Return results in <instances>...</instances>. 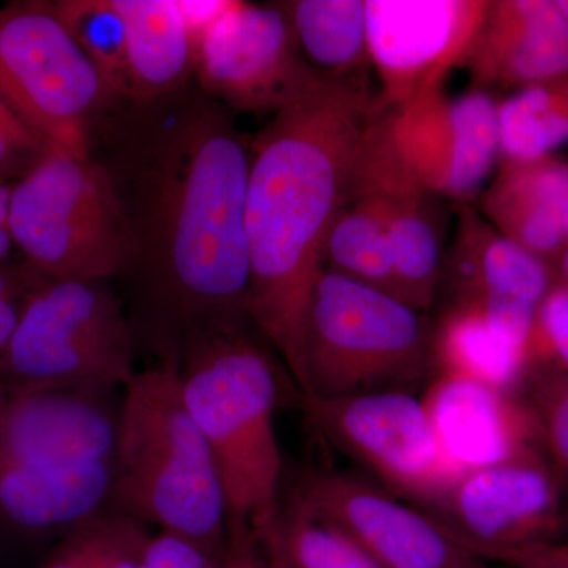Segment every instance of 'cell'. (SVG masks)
Listing matches in <instances>:
<instances>
[{
  "label": "cell",
  "instance_id": "obj_1",
  "mask_svg": "<svg viewBox=\"0 0 568 568\" xmlns=\"http://www.w3.org/2000/svg\"><path fill=\"white\" fill-rule=\"evenodd\" d=\"M252 140L196 81L148 102L118 97L92 129L89 156L110 175L132 234L125 278L163 347L248 317Z\"/></svg>",
  "mask_w": 568,
  "mask_h": 568
},
{
  "label": "cell",
  "instance_id": "obj_2",
  "mask_svg": "<svg viewBox=\"0 0 568 568\" xmlns=\"http://www.w3.org/2000/svg\"><path fill=\"white\" fill-rule=\"evenodd\" d=\"M377 110L366 85L320 78L252 140L245 230L248 317L305 390L304 325L323 245L349 200Z\"/></svg>",
  "mask_w": 568,
  "mask_h": 568
},
{
  "label": "cell",
  "instance_id": "obj_3",
  "mask_svg": "<svg viewBox=\"0 0 568 568\" xmlns=\"http://www.w3.org/2000/svg\"><path fill=\"white\" fill-rule=\"evenodd\" d=\"M248 317L194 328L181 343L182 394L211 448L227 517L257 540L274 528L283 459L275 433L278 377Z\"/></svg>",
  "mask_w": 568,
  "mask_h": 568
},
{
  "label": "cell",
  "instance_id": "obj_4",
  "mask_svg": "<svg viewBox=\"0 0 568 568\" xmlns=\"http://www.w3.org/2000/svg\"><path fill=\"white\" fill-rule=\"evenodd\" d=\"M92 390L0 383V525L77 528L110 499L118 414Z\"/></svg>",
  "mask_w": 568,
  "mask_h": 568
},
{
  "label": "cell",
  "instance_id": "obj_5",
  "mask_svg": "<svg viewBox=\"0 0 568 568\" xmlns=\"http://www.w3.org/2000/svg\"><path fill=\"white\" fill-rule=\"evenodd\" d=\"M123 390L108 499L114 514L223 555L226 500L211 448L183 399L178 358L164 355Z\"/></svg>",
  "mask_w": 568,
  "mask_h": 568
},
{
  "label": "cell",
  "instance_id": "obj_6",
  "mask_svg": "<svg viewBox=\"0 0 568 568\" xmlns=\"http://www.w3.org/2000/svg\"><path fill=\"white\" fill-rule=\"evenodd\" d=\"M302 398L403 390L432 369V327L394 295L323 268L304 325Z\"/></svg>",
  "mask_w": 568,
  "mask_h": 568
},
{
  "label": "cell",
  "instance_id": "obj_7",
  "mask_svg": "<svg viewBox=\"0 0 568 568\" xmlns=\"http://www.w3.org/2000/svg\"><path fill=\"white\" fill-rule=\"evenodd\" d=\"M9 224L14 248L47 278L110 282L132 265L129 223L92 156L47 153L11 185Z\"/></svg>",
  "mask_w": 568,
  "mask_h": 568
},
{
  "label": "cell",
  "instance_id": "obj_8",
  "mask_svg": "<svg viewBox=\"0 0 568 568\" xmlns=\"http://www.w3.org/2000/svg\"><path fill=\"white\" fill-rule=\"evenodd\" d=\"M134 375L132 323L108 282L44 278L0 353V383L28 390L103 392Z\"/></svg>",
  "mask_w": 568,
  "mask_h": 568
},
{
  "label": "cell",
  "instance_id": "obj_9",
  "mask_svg": "<svg viewBox=\"0 0 568 568\" xmlns=\"http://www.w3.org/2000/svg\"><path fill=\"white\" fill-rule=\"evenodd\" d=\"M0 95L37 136L80 159L119 97L43 0L0 9Z\"/></svg>",
  "mask_w": 568,
  "mask_h": 568
},
{
  "label": "cell",
  "instance_id": "obj_10",
  "mask_svg": "<svg viewBox=\"0 0 568 568\" xmlns=\"http://www.w3.org/2000/svg\"><path fill=\"white\" fill-rule=\"evenodd\" d=\"M302 399L328 443L425 510L463 474L444 454L422 399L406 390Z\"/></svg>",
  "mask_w": 568,
  "mask_h": 568
},
{
  "label": "cell",
  "instance_id": "obj_11",
  "mask_svg": "<svg viewBox=\"0 0 568 568\" xmlns=\"http://www.w3.org/2000/svg\"><path fill=\"white\" fill-rule=\"evenodd\" d=\"M320 78L282 2H230L197 33L194 81L235 114H276Z\"/></svg>",
  "mask_w": 568,
  "mask_h": 568
},
{
  "label": "cell",
  "instance_id": "obj_12",
  "mask_svg": "<svg viewBox=\"0 0 568 568\" xmlns=\"http://www.w3.org/2000/svg\"><path fill=\"white\" fill-rule=\"evenodd\" d=\"M564 491L545 452L534 450L466 470L429 510L459 544L489 560L566 537Z\"/></svg>",
  "mask_w": 568,
  "mask_h": 568
},
{
  "label": "cell",
  "instance_id": "obj_13",
  "mask_svg": "<svg viewBox=\"0 0 568 568\" xmlns=\"http://www.w3.org/2000/svg\"><path fill=\"white\" fill-rule=\"evenodd\" d=\"M499 99L469 89L448 97L422 93L388 111L392 140L403 162L437 197L474 204L499 166Z\"/></svg>",
  "mask_w": 568,
  "mask_h": 568
},
{
  "label": "cell",
  "instance_id": "obj_14",
  "mask_svg": "<svg viewBox=\"0 0 568 568\" xmlns=\"http://www.w3.org/2000/svg\"><path fill=\"white\" fill-rule=\"evenodd\" d=\"M489 0H365L369 61L381 81L377 104L403 106L444 89L465 67Z\"/></svg>",
  "mask_w": 568,
  "mask_h": 568
},
{
  "label": "cell",
  "instance_id": "obj_15",
  "mask_svg": "<svg viewBox=\"0 0 568 568\" xmlns=\"http://www.w3.org/2000/svg\"><path fill=\"white\" fill-rule=\"evenodd\" d=\"M349 194L369 197L383 212L399 298L418 312L429 310L443 283L444 200L403 162L383 108L366 129Z\"/></svg>",
  "mask_w": 568,
  "mask_h": 568
},
{
  "label": "cell",
  "instance_id": "obj_16",
  "mask_svg": "<svg viewBox=\"0 0 568 568\" xmlns=\"http://www.w3.org/2000/svg\"><path fill=\"white\" fill-rule=\"evenodd\" d=\"M294 500L349 534L384 568H489L432 514L364 478L313 470Z\"/></svg>",
  "mask_w": 568,
  "mask_h": 568
},
{
  "label": "cell",
  "instance_id": "obj_17",
  "mask_svg": "<svg viewBox=\"0 0 568 568\" xmlns=\"http://www.w3.org/2000/svg\"><path fill=\"white\" fill-rule=\"evenodd\" d=\"M422 403L444 454L462 473L544 450L536 417L523 394L463 377L435 376Z\"/></svg>",
  "mask_w": 568,
  "mask_h": 568
},
{
  "label": "cell",
  "instance_id": "obj_18",
  "mask_svg": "<svg viewBox=\"0 0 568 568\" xmlns=\"http://www.w3.org/2000/svg\"><path fill=\"white\" fill-rule=\"evenodd\" d=\"M465 67L491 93L566 77L568 21L555 0H489Z\"/></svg>",
  "mask_w": 568,
  "mask_h": 568
},
{
  "label": "cell",
  "instance_id": "obj_19",
  "mask_svg": "<svg viewBox=\"0 0 568 568\" xmlns=\"http://www.w3.org/2000/svg\"><path fill=\"white\" fill-rule=\"evenodd\" d=\"M532 324V313L514 302L450 301L432 327V368L436 376L463 377L523 394L530 369Z\"/></svg>",
  "mask_w": 568,
  "mask_h": 568
},
{
  "label": "cell",
  "instance_id": "obj_20",
  "mask_svg": "<svg viewBox=\"0 0 568 568\" xmlns=\"http://www.w3.org/2000/svg\"><path fill=\"white\" fill-rule=\"evenodd\" d=\"M477 201L478 212L500 234L548 263L567 248V160L500 162Z\"/></svg>",
  "mask_w": 568,
  "mask_h": 568
},
{
  "label": "cell",
  "instance_id": "obj_21",
  "mask_svg": "<svg viewBox=\"0 0 568 568\" xmlns=\"http://www.w3.org/2000/svg\"><path fill=\"white\" fill-rule=\"evenodd\" d=\"M458 209L457 235L443 268L452 301L504 297L540 305L556 284L551 264L500 234L476 205Z\"/></svg>",
  "mask_w": 568,
  "mask_h": 568
},
{
  "label": "cell",
  "instance_id": "obj_22",
  "mask_svg": "<svg viewBox=\"0 0 568 568\" xmlns=\"http://www.w3.org/2000/svg\"><path fill=\"white\" fill-rule=\"evenodd\" d=\"M129 44V97L148 102L194 81L196 33L174 0H114Z\"/></svg>",
  "mask_w": 568,
  "mask_h": 568
},
{
  "label": "cell",
  "instance_id": "obj_23",
  "mask_svg": "<svg viewBox=\"0 0 568 568\" xmlns=\"http://www.w3.org/2000/svg\"><path fill=\"white\" fill-rule=\"evenodd\" d=\"M305 61L328 80L366 85L369 61L365 0L282 2Z\"/></svg>",
  "mask_w": 568,
  "mask_h": 568
},
{
  "label": "cell",
  "instance_id": "obj_24",
  "mask_svg": "<svg viewBox=\"0 0 568 568\" xmlns=\"http://www.w3.org/2000/svg\"><path fill=\"white\" fill-rule=\"evenodd\" d=\"M323 267L399 298L386 220L375 201L349 194L325 235Z\"/></svg>",
  "mask_w": 568,
  "mask_h": 568
},
{
  "label": "cell",
  "instance_id": "obj_25",
  "mask_svg": "<svg viewBox=\"0 0 568 568\" xmlns=\"http://www.w3.org/2000/svg\"><path fill=\"white\" fill-rule=\"evenodd\" d=\"M500 162H528L568 142V74L499 100Z\"/></svg>",
  "mask_w": 568,
  "mask_h": 568
},
{
  "label": "cell",
  "instance_id": "obj_26",
  "mask_svg": "<svg viewBox=\"0 0 568 568\" xmlns=\"http://www.w3.org/2000/svg\"><path fill=\"white\" fill-rule=\"evenodd\" d=\"M257 541L283 568H384L349 534L294 499Z\"/></svg>",
  "mask_w": 568,
  "mask_h": 568
},
{
  "label": "cell",
  "instance_id": "obj_27",
  "mask_svg": "<svg viewBox=\"0 0 568 568\" xmlns=\"http://www.w3.org/2000/svg\"><path fill=\"white\" fill-rule=\"evenodd\" d=\"M55 13L118 95L129 97V44L114 0H59Z\"/></svg>",
  "mask_w": 568,
  "mask_h": 568
},
{
  "label": "cell",
  "instance_id": "obj_28",
  "mask_svg": "<svg viewBox=\"0 0 568 568\" xmlns=\"http://www.w3.org/2000/svg\"><path fill=\"white\" fill-rule=\"evenodd\" d=\"M145 525L121 514L97 515L65 534L43 568H134Z\"/></svg>",
  "mask_w": 568,
  "mask_h": 568
},
{
  "label": "cell",
  "instance_id": "obj_29",
  "mask_svg": "<svg viewBox=\"0 0 568 568\" xmlns=\"http://www.w3.org/2000/svg\"><path fill=\"white\" fill-rule=\"evenodd\" d=\"M523 396L536 417L549 465L568 489V373L532 366Z\"/></svg>",
  "mask_w": 568,
  "mask_h": 568
},
{
  "label": "cell",
  "instance_id": "obj_30",
  "mask_svg": "<svg viewBox=\"0 0 568 568\" xmlns=\"http://www.w3.org/2000/svg\"><path fill=\"white\" fill-rule=\"evenodd\" d=\"M529 362L568 373V287L556 283L538 305L529 338Z\"/></svg>",
  "mask_w": 568,
  "mask_h": 568
},
{
  "label": "cell",
  "instance_id": "obj_31",
  "mask_svg": "<svg viewBox=\"0 0 568 568\" xmlns=\"http://www.w3.org/2000/svg\"><path fill=\"white\" fill-rule=\"evenodd\" d=\"M134 568H224L223 555L178 534H149Z\"/></svg>",
  "mask_w": 568,
  "mask_h": 568
},
{
  "label": "cell",
  "instance_id": "obj_32",
  "mask_svg": "<svg viewBox=\"0 0 568 568\" xmlns=\"http://www.w3.org/2000/svg\"><path fill=\"white\" fill-rule=\"evenodd\" d=\"M223 567L267 568L260 541L244 519L227 517Z\"/></svg>",
  "mask_w": 568,
  "mask_h": 568
},
{
  "label": "cell",
  "instance_id": "obj_33",
  "mask_svg": "<svg viewBox=\"0 0 568 568\" xmlns=\"http://www.w3.org/2000/svg\"><path fill=\"white\" fill-rule=\"evenodd\" d=\"M489 560H497L511 568H568V538L538 547L500 552Z\"/></svg>",
  "mask_w": 568,
  "mask_h": 568
},
{
  "label": "cell",
  "instance_id": "obj_34",
  "mask_svg": "<svg viewBox=\"0 0 568 568\" xmlns=\"http://www.w3.org/2000/svg\"><path fill=\"white\" fill-rule=\"evenodd\" d=\"M0 134L18 151L43 159L47 153L54 151L48 142L41 140L11 111L9 104L0 95Z\"/></svg>",
  "mask_w": 568,
  "mask_h": 568
},
{
  "label": "cell",
  "instance_id": "obj_35",
  "mask_svg": "<svg viewBox=\"0 0 568 568\" xmlns=\"http://www.w3.org/2000/svg\"><path fill=\"white\" fill-rule=\"evenodd\" d=\"M44 278L24 260L0 265V302L26 297Z\"/></svg>",
  "mask_w": 568,
  "mask_h": 568
},
{
  "label": "cell",
  "instance_id": "obj_36",
  "mask_svg": "<svg viewBox=\"0 0 568 568\" xmlns=\"http://www.w3.org/2000/svg\"><path fill=\"white\" fill-rule=\"evenodd\" d=\"M40 160L18 151L0 134V181L7 183L21 181Z\"/></svg>",
  "mask_w": 568,
  "mask_h": 568
},
{
  "label": "cell",
  "instance_id": "obj_37",
  "mask_svg": "<svg viewBox=\"0 0 568 568\" xmlns=\"http://www.w3.org/2000/svg\"><path fill=\"white\" fill-rule=\"evenodd\" d=\"M227 3L230 2H181V6L197 37V33L207 28L226 9Z\"/></svg>",
  "mask_w": 568,
  "mask_h": 568
},
{
  "label": "cell",
  "instance_id": "obj_38",
  "mask_svg": "<svg viewBox=\"0 0 568 568\" xmlns=\"http://www.w3.org/2000/svg\"><path fill=\"white\" fill-rule=\"evenodd\" d=\"M10 196L11 183L0 181V265L7 264L14 248L9 224Z\"/></svg>",
  "mask_w": 568,
  "mask_h": 568
},
{
  "label": "cell",
  "instance_id": "obj_39",
  "mask_svg": "<svg viewBox=\"0 0 568 568\" xmlns=\"http://www.w3.org/2000/svg\"><path fill=\"white\" fill-rule=\"evenodd\" d=\"M26 297L0 302V353L6 349L7 343H9L11 335H13Z\"/></svg>",
  "mask_w": 568,
  "mask_h": 568
},
{
  "label": "cell",
  "instance_id": "obj_40",
  "mask_svg": "<svg viewBox=\"0 0 568 568\" xmlns=\"http://www.w3.org/2000/svg\"><path fill=\"white\" fill-rule=\"evenodd\" d=\"M549 264H551L552 271H555L556 283L568 287V246Z\"/></svg>",
  "mask_w": 568,
  "mask_h": 568
},
{
  "label": "cell",
  "instance_id": "obj_41",
  "mask_svg": "<svg viewBox=\"0 0 568 568\" xmlns=\"http://www.w3.org/2000/svg\"><path fill=\"white\" fill-rule=\"evenodd\" d=\"M556 6H558V9L562 11L564 17H566V20L568 21V0H555Z\"/></svg>",
  "mask_w": 568,
  "mask_h": 568
},
{
  "label": "cell",
  "instance_id": "obj_42",
  "mask_svg": "<svg viewBox=\"0 0 568 568\" xmlns=\"http://www.w3.org/2000/svg\"><path fill=\"white\" fill-rule=\"evenodd\" d=\"M564 530H566V537L568 538V497L566 499V506H564Z\"/></svg>",
  "mask_w": 568,
  "mask_h": 568
},
{
  "label": "cell",
  "instance_id": "obj_43",
  "mask_svg": "<svg viewBox=\"0 0 568 568\" xmlns=\"http://www.w3.org/2000/svg\"><path fill=\"white\" fill-rule=\"evenodd\" d=\"M265 562H267V568H283L282 566H280V564H276L275 560L268 558H265Z\"/></svg>",
  "mask_w": 568,
  "mask_h": 568
}]
</instances>
